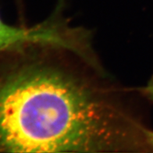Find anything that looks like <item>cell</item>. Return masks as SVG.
<instances>
[{
  "mask_svg": "<svg viewBox=\"0 0 153 153\" xmlns=\"http://www.w3.org/2000/svg\"><path fill=\"white\" fill-rule=\"evenodd\" d=\"M0 74V152H149L134 89L98 59L31 44Z\"/></svg>",
  "mask_w": 153,
  "mask_h": 153,
  "instance_id": "6da1fadb",
  "label": "cell"
},
{
  "mask_svg": "<svg viewBox=\"0 0 153 153\" xmlns=\"http://www.w3.org/2000/svg\"><path fill=\"white\" fill-rule=\"evenodd\" d=\"M31 44H48L91 55L88 30L72 27L57 13L31 27H19L5 23L0 17V53L20 49Z\"/></svg>",
  "mask_w": 153,
  "mask_h": 153,
  "instance_id": "7a4b0ae2",
  "label": "cell"
},
{
  "mask_svg": "<svg viewBox=\"0 0 153 153\" xmlns=\"http://www.w3.org/2000/svg\"><path fill=\"white\" fill-rule=\"evenodd\" d=\"M141 93L149 100L153 102V77L148 82V84L140 90Z\"/></svg>",
  "mask_w": 153,
  "mask_h": 153,
  "instance_id": "3957f363",
  "label": "cell"
},
{
  "mask_svg": "<svg viewBox=\"0 0 153 153\" xmlns=\"http://www.w3.org/2000/svg\"><path fill=\"white\" fill-rule=\"evenodd\" d=\"M146 140H147V145L150 152H153V131L151 129H148L146 133Z\"/></svg>",
  "mask_w": 153,
  "mask_h": 153,
  "instance_id": "277c9868",
  "label": "cell"
}]
</instances>
